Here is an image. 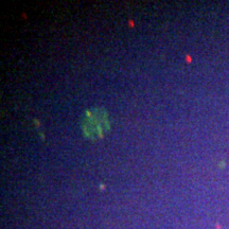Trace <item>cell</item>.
<instances>
[{"label":"cell","instance_id":"cell-1","mask_svg":"<svg viewBox=\"0 0 229 229\" xmlns=\"http://www.w3.org/2000/svg\"><path fill=\"white\" fill-rule=\"evenodd\" d=\"M81 128L87 138L98 139L103 137L110 128V122L106 110L100 107L87 110L82 119Z\"/></svg>","mask_w":229,"mask_h":229}]
</instances>
